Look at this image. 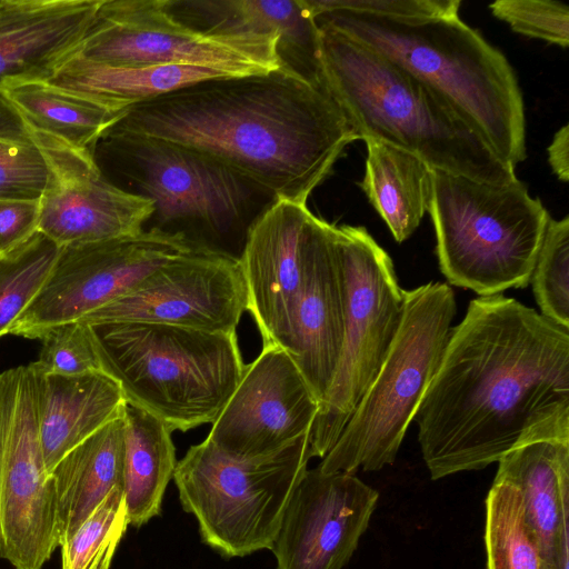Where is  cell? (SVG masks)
I'll list each match as a JSON object with an SVG mask.
<instances>
[{
    "mask_svg": "<svg viewBox=\"0 0 569 569\" xmlns=\"http://www.w3.org/2000/svg\"><path fill=\"white\" fill-rule=\"evenodd\" d=\"M415 420L432 480L569 439V329L501 293L471 300Z\"/></svg>",
    "mask_w": 569,
    "mask_h": 569,
    "instance_id": "1",
    "label": "cell"
},
{
    "mask_svg": "<svg viewBox=\"0 0 569 569\" xmlns=\"http://www.w3.org/2000/svg\"><path fill=\"white\" fill-rule=\"evenodd\" d=\"M104 132L186 148L272 200L301 203L357 140L326 90L283 62L268 73L212 78L133 106Z\"/></svg>",
    "mask_w": 569,
    "mask_h": 569,
    "instance_id": "2",
    "label": "cell"
},
{
    "mask_svg": "<svg viewBox=\"0 0 569 569\" xmlns=\"http://www.w3.org/2000/svg\"><path fill=\"white\" fill-rule=\"evenodd\" d=\"M322 87L357 140H380L421 158L431 169L505 186L517 180L503 161L448 103L387 58L316 21Z\"/></svg>",
    "mask_w": 569,
    "mask_h": 569,
    "instance_id": "3",
    "label": "cell"
},
{
    "mask_svg": "<svg viewBox=\"0 0 569 569\" xmlns=\"http://www.w3.org/2000/svg\"><path fill=\"white\" fill-rule=\"evenodd\" d=\"M322 22L415 76L490 148L516 167L526 159L522 93L507 58L459 16L421 22L331 11Z\"/></svg>",
    "mask_w": 569,
    "mask_h": 569,
    "instance_id": "4",
    "label": "cell"
},
{
    "mask_svg": "<svg viewBox=\"0 0 569 569\" xmlns=\"http://www.w3.org/2000/svg\"><path fill=\"white\" fill-rule=\"evenodd\" d=\"M89 328L101 369L126 401L171 431L213 423L246 367L236 332L136 321Z\"/></svg>",
    "mask_w": 569,
    "mask_h": 569,
    "instance_id": "5",
    "label": "cell"
},
{
    "mask_svg": "<svg viewBox=\"0 0 569 569\" xmlns=\"http://www.w3.org/2000/svg\"><path fill=\"white\" fill-rule=\"evenodd\" d=\"M427 211L449 283L479 297L530 283L550 214L525 183L496 186L432 169Z\"/></svg>",
    "mask_w": 569,
    "mask_h": 569,
    "instance_id": "6",
    "label": "cell"
},
{
    "mask_svg": "<svg viewBox=\"0 0 569 569\" xmlns=\"http://www.w3.org/2000/svg\"><path fill=\"white\" fill-rule=\"evenodd\" d=\"M453 290L429 282L403 290L400 326L373 381L318 468L378 471L395 462L440 365L456 316Z\"/></svg>",
    "mask_w": 569,
    "mask_h": 569,
    "instance_id": "7",
    "label": "cell"
},
{
    "mask_svg": "<svg viewBox=\"0 0 569 569\" xmlns=\"http://www.w3.org/2000/svg\"><path fill=\"white\" fill-rule=\"evenodd\" d=\"M310 458V433L249 459L230 457L204 439L177 462L173 480L202 541L224 558L244 557L270 550Z\"/></svg>",
    "mask_w": 569,
    "mask_h": 569,
    "instance_id": "8",
    "label": "cell"
},
{
    "mask_svg": "<svg viewBox=\"0 0 569 569\" xmlns=\"http://www.w3.org/2000/svg\"><path fill=\"white\" fill-rule=\"evenodd\" d=\"M345 328L338 366L310 430V456L333 447L396 337L403 290L386 250L365 227H337Z\"/></svg>",
    "mask_w": 569,
    "mask_h": 569,
    "instance_id": "9",
    "label": "cell"
},
{
    "mask_svg": "<svg viewBox=\"0 0 569 569\" xmlns=\"http://www.w3.org/2000/svg\"><path fill=\"white\" fill-rule=\"evenodd\" d=\"M278 44L276 33L190 27L168 0H102L77 56L114 67L187 66L234 77L278 69Z\"/></svg>",
    "mask_w": 569,
    "mask_h": 569,
    "instance_id": "10",
    "label": "cell"
},
{
    "mask_svg": "<svg viewBox=\"0 0 569 569\" xmlns=\"http://www.w3.org/2000/svg\"><path fill=\"white\" fill-rule=\"evenodd\" d=\"M59 547L57 495L47 471L36 375L0 372V558L14 569H42Z\"/></svg>",
    "mask_w": 569,
    "mask_h": 569,
    "instance_id": "11",
    "label": "cell"
},
{
    "mask_svg": "<svg viewBox=\"0 0 569 569\" xmlns=\"http://www.w3.org/2000/svg\"><path fill=\"white\" fill-rule=\"evenodd\" d=\"M194 242L182 231L152 227L131 236L62 246L40 292L9 333L41 339L58 325L80 320L129 292Z\"/></svg>",
    "mask_w": 569,
    "mask_h": 569,
    "instance_id": "12",
    "label": "cell"
},
{
    "mask_svg": "<svg viewBox=\"0 0 569 569\" xmlns=\"http://www.w3.org/2000/svg\"><path fill=\"white\" fill-rule=\"evenodd\" d=\"M93 158L112 161L152 201L160 229L190 221L227 232L243 219L253 194H264L222 164L162 141L104 132Z\"/></svg>",
    "mask_w": 569,
    "mask_h": 569,
    "instance_id": "13",
    "label": "cell"
},
{
    "mask_svg": "<svg viewBox=\"0 0 569 569\" xmlns=\"http://www.w3.org/2000/svg\"><path fill=\"white\" fill-rule=\"evenodd\" d=\"M247 310L239 257L196 241L129 292L80 320L154 322L228 333L236 332Z\"/></svg>",
    "mask_w": 569,
    "mask_h": 569,
    "instance_id": "14",
    "label": "cell"
},
{
    "mask_svg": "<svg viewBox=\"0 0 569 569\" xmlns=\"http://www.w3.org/2000/svg\"><path fill=\"white\" fill-rule=\"evenodd\" d=\"M31 130L49 170L40 199L38 231L62 247L143 230L154 211L150 199L112 183L90 151Z\"/></svg>",
    "mask_w": 569,
    "mask_h": 569,
    "instance_id": "15",
    "label": "cell"
},
{
    "mask_svg": "<svg viewBox=\"0 0 569 569\" xmlns=\"http://www.w3.org/2000/svg\"><path fill=\"white\" fill-rule=\"evenodd\" d=\"M318 410V399L286 350L263 346L246 365L206 439L233 458L268 456L310 433Z\"/></svg>",
    "mask_w": 569,
    "mask_h": 569,
    "instance_id": "16",
    "label": "cell"
},
{
    "mask_svg": "<svg viewBox=\"0 0 569 569\" xmlns=\"http://www.w3.org/2000/svg\"><path fill=\"white\" fill-rule=\"evenodd\" d=\"M378 497L355 473L307 470L270 548L277 569H342L368 528Z\"/></svg>",
    "mask_w": 569,
    "mask_h": 569,
    "instance_id": "17",
    "label": "cell"
},
{
    "mask_svg": "<svg viewBox=\"0 0 569 569\" xmlns=\"http://www.w3.org/2000/svg\"><path fill=\"white\" fill-rule=\"evenodd\" d=\"M323 219L307 203L272 200L248 226L239 257L248 310L263 346L281 348L303 281L313 237Z\"/></svg>",
    "mask_w": 569,
    "mask_h": 569,
    "instance_id": "18",
    "label": "cell"
},
{
    "mask_svg": "<svg viewBox=\"0 0 569 569\" xmlns=\"http://www.w3.org/2000/svg\"><path fill=\"white\" fill-rule=\"evenodd\" d=\"M343 328L345 296L337 226L322 220L310 246L301 290L281 346L319 405L338 366Z\"/></svg>",
    "mask_w": 569,
    "mask_h": 569,
    "instance_id": "19",
    "label": "cell"
},
{
    "mask_svg": "<svg viewBox=\"0 0 569 569\" xmlns=\"http://www.w3.org/2000/svg\"><path fill=\"white\" fill-rule=\"evenodd\" d=\"M102 0H1L0 91L49 82L86 39Z\"/></svg>",
    "mask_w": 569,
    "mask_h": 569,
    "instance_id": "20",
    "label": "cell"
},
{
    "mask_svg": "<svg viewBox=\"0 0 569 569\" xmlns=\"http://www.w3.org/2000/svg\"><path fill=\"white\" fill-rule=\"evenodd\" d=\"M493 481L519 491L546 569H569V439L518 446L500 458Z\"/></svg>",
    "mask_w": 569,
    "mask_h": 569,
    "instance_id": "21",
    "label": "cell"
},
{
    "mask_svg": "<svg viewBox=\"0 0 569 569\" xmlns=\"http://www.w3.org/2000/svg\"><path fill=\"white\" fill-rule=\"evenodd\" d=\"M168 6L173 16L199 30L276 33L282 62L322 87L319 29L301 0H168Z\"/></svg>",
    "mask_w": 569,
    "mask_h": 569,
    "instance_id": "22",
    "label": "cell"
},
{
    "mask_svg": "<svg viewBox=\"0 0 569 569\" xmlns=\"http://www.w3.org/2000/svg\"><path fill=\"white\" fill-rule=\"evenodd\" d=\"M33 372L41 445L50 473L68 452L120 417L126 399L119 383L102 370L71 376Z\"/></svg>",
    "mask_w": 569,
    "mask_h": 569,
    "instance_id": "23",
    "label": "cell"
},
{
    "mask_svg": "<svg viewBox=\"0 0 569 569\" xmlns=\"http://www.w3.org/2000/svg\"><path fill=\"white\" fill-rule=\"evenodd\" d=\"M123 412L68 452L50 472L57 495L59 547L116 487L123 486Z\"/></svg>",
    "mask_w": 569,
    "mask_h": 569,
    "instance_id": "24",
    "label": "cell"
},
{
    "mask_svg": "<svg viewBox=\"0 0 569 569\" xmlns=\"http://www.w3.org/2000/svg\"><path fill=\"white\" fill-rule=\"evenodd\" d=\"M218 77L226 76L187 66L114 67L76 56L48 83L112 110L126 111L187 86Z\"/></svg>",
    "mask_w": 569,
    "mask_h": 569,
    "instance_id": "25",
    "label": "cell"
},
{
    "mask_svg": "<svg viewBox=\"0 0 569 569\" xmlns=\"http://www.w3.org/2000/svg\"><path fill=\"white\" fill-rule=\"evenodd\" d=\"M360 188L397 242L407 240L428 210L432 169L418 156L390 143L366 139Z\"/></svg>",
    "mask_w": 569,
    "mask_h": 569,
    "instance_id": "26",
    "label": "cell"
},
{
    "mask_svg": "<svg viewBox=\"0 0 569 569\" xmlns=\"http://www.w3.org/2000/svg\"><path fill=\"white\" fill-rule=\"evenodd\" d=\"M123 495L129 526L139 528L160 515L162 499L177 466L169 427L126 401Z\"/></svg>",
    "mask_w": 569,
    "mask_h": 569,
    "instance_id": "27",
    "label": "cell"
},
{
    "mask_svg": "<svg viewBox=\"0 0 569 569\" xmlns=\"http://www.w3.org/2000/svg\"><path fill=\"white\" fill-rule=\"evenodd\" d=\"M3 92L32 129L91 153L104 131L124 112L48 82L19 84Z\"/></svg>",
    "mask_w": 569,
    "mask_h": 569,
    "instance_id": "28",
    "label": "cell"
},
{
    "mask_svg": "<svg viewBox=\"0 0 569 569\" xmlns=\"http://www.w3.org/2000/svg\"><path fill=\"white\" fill-rule=\"evenodd\" d=\"M487 569H546L529 528L521 496L511 485L493 481L486 498Z\"/></svg>",
    "mask_w": 569,
    "mask_h": 569,
    "instance_id": "29",
    "label": "cell"
},
{
    "mask_svg": "<svg viewBox=\"0 0 569 569\" xmlns=\"http://www.w3.org/2000/svg\"><path fill=\"white\" fill-rule=\"evenodd\" d=\"M48 178L30 126L0 91V200H40Z\"/></svg>",
    "mask_w": 569,
    "mask_h": 569,
    "instance_id": "30",
    "label": "cell"
},
{
    "mask_svg": "<svg viewBox=\"0 0 569 569\" xmlns=\"http://www.w3.org/2000/svg\"><path fill=\"white\" fill-rule=\"evenodd\" d=\"M60 246L40 231L0 256V337L10 329L40 292L60 252Z\"/></svg>",
    "mask_w": 569,
    "mask_h": 569,
    "instance_id": "31",
    "label": "cell"
},
{
    "mask_svg": "<svg viewBox=\"0 0 569 569\" xmlns=\"http://www.w3.org/2000/svg\"><path fill=\"white\" fill-rule=\"evenodd\" d=\"M128 526L123 489L116 487L60 546L61 569H110Z\"/></svg>",
    "mask_w": 569,
    "mask_h": 569,
    "instance_id": "32",
    "label": "cell"
},
{
    "mask_svg": "<svg viewBox=\"0 0 569 569\" xmlns=\"http://www.w3.org/2000/svg\"><path fill=\"white\" fill-rule=\"evenodd\" d=\"M530 282L540 315L569 329V217L549 218Z\"/></svg>",
    "mask_w": 569,
    "mask_h": 569,
    "instance_id": "33",
    "label": "cell"
},
{
    "mask_svg": "<svg viewBox=\"0 0 569 569\" xmlns=\"http://www.w3.org/2000/svg\"><path fill=\"white\" fill-rule=\"evenodd\" d=\"M41 341L38 360L29 363L36 372L71 376L102 370L89 325L82 320L51 328Z\"/></svg>",
    "mask_w": 569,
    "mask_h": 569,
    "instance_id": "34",
    "label": "cell"
},
{
    "mask_svg": "<svg viewBox=\"0 0 569 569\" xmlns=\"http://www.w3.org/2000/svg\"><path fill=\"white\" fill-rule=\"evenodd\" d=\"M492 14L518 33L567 48L569 7L552 0H497L489 4Z\"/></svg>",
    "mask_w": 569,
    "mask_h": 569,
    "instance_id": "35",
    "label": "cell"
},
{
    "mask_svg": "<svg viewBox=\"0 0 569 569\" xmlns=\"http://www.w3.org/2000/svg\"><path fill=\"white\" fill-rule=\"evenodd\" d=\"M313 19L349 11L400 22H421L458 16L459 0H301Z\"/></svg>",
    "mask_w": 569,
    "mask_h": 569,
    "instance_id": "36",
    "label": "cell"
},
{
    "mask_svg": "<svg viewBox=\"0 0 569 569\" xmlns=\"http://www.w3.org/2000/svg\"><path fill=\"white\" fill-rule=\"evenodd\" d=\"M40 200H0V256L38 231Z\"/></svg>",
    "mask_w": 569,
    "mask_h": 569,
    "instance_id": "37",
    "label": "cell"
},
{
    "mask_svg": "<svg viewBox=\"0 0 569 569\" xmlns=\"http://www.w3.org/2000/svg\"><path fill=\"white\" fill-rule=\"evenodd\" d=\"M548 162L557 178L569 180V126H562L553 136L547 148Z\"/></svg>",
    "mask_w": 569,
    "mask_h": 569,
    "instance_id": "38",
    "label": "cell"
}]
</instances>
